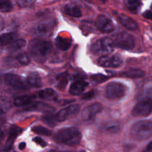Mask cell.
<instances>
[{"instance_id":"1","label":"cell","mask_w":152,"mask_h":152,"mask_svg":"<svg viewBox=\"0 0 152 152\" xmlns=\"http://www.w3.org/2000/svg\"><path fill=\"white\" fill-rule=\"evenodd\" d=\"M81 138L82 135L80 131L74 127L62 129L55 136L56 142L67 145H78L81 141Z\"/></svg>"},{"instance_id":"2","label":"cell","mask_w":152,"mask_h":152,"mask_svg":"<svg viewBox=\"0 0 152 152\" xmlns=\"http://www.w3.org/2000/svg\"><path fill=\"white\" fill-rule=\"evenodd\" d=\"M29 49L31 55L37 62H43L50 54L52 50V45L49 42L33 40L30 43Z\"/></svg>"},{"instance_id":"3","label":"cell","mask_w":152,"mask_h":152,"mask_svg":"<svg viewBox=\"0 0 152 152\" xmlns=\"http://www.w3.org/2000/svg\"><path fill=\"white\" fill-rule=\"evenodd\" d=\"M131 136L138 141L148 140L152 137V121L141 120L137 122L131 128Z\"/></svg>"},{"instance_id":"4","label":"cell","mask_w":152,"mask_h":152,"mask_svg":"<svg viewBox=\"0 0 152 152\" xmlns=\"http://www.w3.org/2000/svg\"><path fill=\"white\" fill-rule=\"evenodd\" d=\"M114 46L111 38L105 37L95 41L91 46V51L97 56L110 54L114 50Z\"/></svg>"},{"instance_id":"5","label":"cell","mask_w":152,"mask_h":152,"mask_svg":"<svg viewBox=\"0 0 152 152\" xmlns=\"http://www.w3.org/2000/svg\"><path fill=\"white\" fill-rule=\"evenodd\" d=\"M114 47L124 50H132L134 47L135 39L131 34L126 32H122L114 36L112 39Z\"/></svg>"},{"instance_id":"6","label":"cell","mask_w":152,"mask_h":152,"mask_svg":"<svg viewBox=\"0 0 152 152\" xmlns=\"http://www.w3.org/2000/svg\"><path fill=\"white\" fill-rule=\"evenodd\" d=\"M126 87L119 82H111L106 86L105 95L108 99L116 100L123 98L126 95Z\"/></svg>"},{"instance_id":"7","label":"cell","mask_w":152,"mask_h":152,"mask_svg":"<svg viewBox=\"0 0 152 152\" xmlns=\"http://www.w3.org/2000/svg\"><path fill=\"white\" fill-rule=\"evenodd\" d=\"M55 22L53 20H47L37 24L33 28V33L39 37H48L50 36L54 29Z\"/></svg>"},{"instance_id":"8","label":"cell","mask_w":152,"mask_h":152,"mask_svg":"<svg viewBox=\"0 0 152 152\" xmlns=\"http://www.w3.org/2000/svg\"><path fill=\"white\" fill-rule=\"evenodd\" d=\"M152 112V100L144 98L140 101L132 110V115L134 117H146Z\"/></svg>"},{"instance_id":"9","label":"cell","mask_w":152,"mask_h":152,"mask_svg":"<svg viewBox=\"0 0 152 152\" xmlns=\"http://www.w3.org/2000/svg\"><path fill=\"white\" fill-rule=\"evenodd\" d=\"M98 64L104 68H117L122 65L123 59L119 54L105 55L98 59Z\"/></svg>"},{"instance_id":"10","label":"cell","mask_w":152,"mask_h":152,"mask_svg":"<svg viewBox=\"0 0 152 152\" xmlns=\"http://www.w3.org/2000/svg\"><path fill=\"white\" fill-rule=\"evenodd\" d=\"M80 111V106L79 105H73L66 107L63 109L60 110L55 116L56 120L58 122H63L68 119L69 117H73L79 113Z\"/></svg>"},{"instance_id":"11","label":"cell","mask_w":152,"mask_h":152,"mask_svg":"<svg viewBox=\"0 0 152 152\" xmlns=\"http://www.w3.org/2000/svg\"><path fill=\"white\" fill-rule=\"evenodd\" d=\"M102 106L100 103H94L84 108L82 112V118L85 121H91L94 120L96 115L102 111Z\"/></svg>"},{"instance_id":"12","label":"cell","mask_w":152,"mask_h":152,"mask_svg":"<svg viewBox=\"0 0 152 152\" xmlns=\"http://www.w3.org/2000/svg\"><path fill=\"white\" fill-rule=\"evenodd\" d=\"M4 81L9 86L16 88H26L28 83L17 74H7L4 76Z\"/></svg>"},{"instance_id":"13","label":"cell","mask_w":152,"mask_h":152,"mask_svg":"<svg viewBox=\"0 0 152 152\" xmlns=\"http://www.w3.org/2000/svg\"><path fill=\"white\" fill-rule=\"evenodd\" d=\"M96 25L102 33H111L114 30V25L112 21L104 15H99L98 16L96 21Z\"/></svg>"},{"instance_id":"14","label":"cell","mask_w":152,"mask_h":152,"mask_svg":"<svg viewBox=\"0 0 152 152\" xmlns=\"http://www.w3.org/2000/svg\"><path fill=\"white\" fill-rule=\"evenodd\" d=\"M88 86V83L84 80H77L71 84L69 89L70 94L72 95H80L84 91Z\"/></svg>"},{"instance_id":"15","label":"cell","mask_w":152,"mask_h":152,"mask_svg":"<svg viewBox=\"0 0 152 152\" xmlns=\"http://www.w3.org/2000/svg\"><path fill=\"white\" fill-rule=\"evenodd\" d=\"M22 129L17 127V126H11V128L10 129V132H9L8 138H7V142H6L5 146L7 149H10V148H11L13 142H14L15 140H16V138L17 137L18 135L22 132Z\"/></svg>"},{"instance_id":"16","label":"cell","mask_w":152,"mask_h":152,"mask_svg":"<svg viewBox=\"0 0 152 152\" xmlns=\"http://www.w3.org/2000/svg\"><path fill=\"white\" fill-rule=\"evenodd\" d=\"M119 21L120 23L126 28L127 29L131 30V31H134L137 29V24L134 19L126 15H120L118 16Z\"/></svg>"},{"instance_id":"17","label":"cell","mask_w":152,"mask_h":152,"mask_svg":"<svg viewBox=\"0 0 152 152\" xmlns=\"http://www.w3.org/2000/svg\"><path fill=\"white\" fill-rule=\"evenodd\" d=\"M63 11L65 14L74 17H80L82 16L81 9L75 4H68L65 5Z\"/></svg>"},{"instance_id":"18","label":"cell","mask_w":152,"mask_h":152,"mask_svg":"<svg viewBox=\"0 0 152 152\" xmlns=\"http://www.w3.org/2000/svg\"><path fill=\"white\" fill-rule=\"evenodd\" d=\"M27 83L29 86L33 87L39 88L42 86V81L39 76L36 72H31L27 77Z\"/></svg>"},{"instance_id":"19","label":"cell","mask_w":152,"mask_h":152,"mask_svg":"<svg viewBox=\"0 0 152 152\" xmlns=\"http://www.w3.org/2000/svg\"><path fill=\"white\" fill-rule=\"evenodd\" d=\"M17 34L15 33H6L0 35V46H6L16 40Z\"/></svg>"},{"instance_id":"20","label":"cell","mask_w":152,"mask_h":152,"mask_svg":"<svg viewBox=\"0 0 152 152\" xmlns=\"http://www.w3.org/2000/svg\"><path fill=\"white\" fill-rule=\"evenodd\" d=\"M56 46L61 50H67L71 45V41L69 39L62 37H58L56 39Z\"/></svg>"},{"instance_id":"21","label":"cell","mask_w":152,"mask_h":152,"mask_svg":"<svg viewBox=\"0 0 152 152\" xmlns=\"http://www.w3.org/2000/svg\"><path fill=\"white\" fill-rule=\"evenodd\" d=\"M26 110H28V111H35V110H38V111H46V112H49V111H53V108L52 107L49 106L48 105H46V104L42 103V102H36V103H34L31 105L28 106Z\"/></svg>"},{"instance_id":"22","label":"cell","mask_w":152,"mask_h":152,"mask_svg":"<svg viewBox=\"0 0 152 152\" xmlns=\"http://www.w3.org/2000/svg\"><path fill=\"white\" fill-rule=\"evenodd\" d=\"M39 96L43 99H54L57 97V94L53 89L46 88L39 92Z\"/></svg>"},{"instance_id":"23","label":"cell","mask_w":152,"mask_h":152,"mask_svg":"<svg viewBox=\"0 0 152 152\" xmlns=\"http://www.w3.org/2000/svg\"><path fill=\"white\" fill-rule=\"evenodd\" d=\"M33 99H34V96H28V95L20 96L15 99L14 105L16 106H25V105H28L32 102Z\"/></svg>"},{"instance_id":"24","label":"cell","mask_w":152,"mask_h":152,"mask_svg":"<svg viewBox=\"0 0 152 152\" xmlns=\"http://www.w3.org/2000/svg\"><path fill=\"white\" fill-rule=\"evenodd\" d=\"M145 75V73L144 71H142V70L140 69H133L130 70V71H126V72H123L122 74V76L124 77H128V78H140V77H144Z\"/></svg>"},{"instance_id":"25","label":"cell","mask_w":152,"mask_h":152,"mask_svg":"<svg viewBox=\"0 0 152 152\" xmlns=\"http://www.w3.org/2000/svg\"><path fill=\"white\" fill-rule=\"evenodd\" d=\"M25 45H26V42L25 40L22 39H16L13 42L10 43V45H8V50L11 52L16 51V50H19V49L22 48L23 47H25Z\"/></svg>"},{"instance_id":"26","label":"cell","mask_w":152,"mask_h":152,"mask_svg":"<svg viewBox=\"0 0 152 152\" xmlns=\"http://www.w3.org/2000/svg\"><path fill=\"white\" fill-rule=\"evenodd\" d=\"M141 5L140 0H126V6L134 13H137Z\"/></svg>"},{"instance_id":"27","label":"cell","mask_w":152,"mask_h":152,"mask_svg":"<svg viewBox=\"0 0 152 152\" xmlns=\"http://www.w3.org/2000/svg\"><path fill=\"white\" fill-rule=\"evenodd\" d=\"M57 79L58 82H59V84H58V87L59 88H65L66 86V85L68 84V75L66 73H62V74H59L57 75Z\"/></svg>"},{"instance_id":"28","label":"cell","mask_w":152,"mask_h":152,"mask_svg":"<svg viewBox=\"0 0 152 152\" xmlns=\"http://www.w3.org/2000/svg\"><path fill=\"white\" fill-rule=\"evenodd\" d=\"M12 10V4L10 0H0V12L7 13Z\"/></svg>"},{"instance_id":"29","label":"cell","mask_w":152,"mask_h":152,"mask_svg":"<svg viewBox=\"0 0 152 152\" xmlns=\"http://www.w3.org/2000/svg\"><path fill=\"white\" fill-rule=\"evenodd\" d=\"M33 132H35L37 134L44 135V136H50L52 134L51 131L43 126H35L33 128Z\"/></svg>"},{"instance_id":"30","label":"cell","mask_w":152,"mask_h":152,"mask_svg":"<svg viewBox=\"0 0 152 152\" xmlns=\"http://www.w3.org/2000/svg\"><path fill=\"white\" fill-rule=\"evenodd\" d=\"M16 59H17V61L21 65H28L30 62H31V58L25 53H22L18 54V56H16Z\"/></svg>"},{"instance_id":"31","label":"cell","mask_w":152,"mask_h":152,"mask_svg":"<svg viewBox=\"0 0 152 152\" xmlns=\"http://www.w3.org/2000/svg\"><path fill=\"white\" fill-rule=\"evenodd\" d=\"M18 4L22 7H31L37 0H16Z\"/></svg>"},{"instance_id":"32","label":"cell","mask_w":152,"mask_h":152,"mask_svg":"<svg viewBox=\"0 0 152 152\" xmlns=\"http://www.w3.org/2000/svg\"><path fill=\"white\" fill-rule=\"evenodd\" d=\"M105 130L106 132H109L111 133H114V132H117L119 130L118 125L117 123H109L105 127Z\"/></svg>"},{"instance_id":"33","label":"cell","mask_w":152,"mask_h":152,"mask_svg":"<svg viewBox=\"0 0 152 152\" xmlns=\"http://www.w3.org/2000/svg\"><path fill=\"white\" fill-rule=\"evenodd\" d=\"M9 108V103L4 99H0V114H4L6 110Z\"/></svg>"},{"instance_id":"34","label":"cell","mask_w":152,"mask_h":152,"mask_svg":"<svg viewBox=\"0 0 152 152\" xmlns=\"http://www.w3.org/2000/svg\"><path fill=\"white\" fill-rule=\"evenodd\" d=\"M43 120L46 123H48V125H50V126H53L55 125V121H56V118L53 116H46V117H43Z\"/></svg>"},{"instance_id":"35","label":"cell","mask_w":152,"mask_h":152,"mask_svg":"<svg viewBox=\"0 0 152 152\" xmlns=\"http://www.w3.org/2000/svg\"><path fill=\"white\" fill-rule=\"evenodd\" d=\"M95 96V91H91L88 92V93L85 94L82 96V99H90L93 98Z\"/></svg>"},{"instance_id":"36","label":"cell","mask_w":152,"mask_h":152,"mask_svg":"<svg viewBox=\"0 0 152 152\" xmlns=\"http://www.w3.org/2000/svg\"><path fill=\"white\" fill-rule=\"evenodd\" d=\"M34 141L36 142V143L38 144V145H39L40 146H42V147H45L46 145H47V143H46V142H45V141L43 140L42 138L39 137H37L34 138Z\"/></svg>"},{"instance_id":"37","label":"cell","mask_w":152,"mask_h":152,"mask_svg":"<svg viewBox=\"0 0 152 152\" xmlns=\"http://www.w3.org/2000/svg\"><path fill=\"white\" fill-rule=\"evenodd\" d=\"M92 79L96 80V81L98 82V83H102V82L107 80L106 77H104L103 75H94L92 77Z\"/></svg>"},{"instance_id":"38","label":"cell","mask_w":152,"mask_h":152,"mask_svg":"<svg viewBox=\"0 0 152 152\" xmlns=\"http://www.w3.org/2000/svg\"><path fill=\"white\" fill-rule=\"evenodd\" d=\"M144 96L145 98H148L152 100V88H148L145 89L144 91Z\"/></svg>"},{"instance_id":"39","label":"cell","mask_w":152,"mask_h":152,"mask_svg":"<svg viewBox=\"0 0 152 152\" xmlns=\"http://www.w3.org/2000/svg\"><path fill=\"white\" fill-rule=\"evenodd\" d=\"M143 16L145 19H151V20H152V10H146V11L143 13Z\"/></svg>"},{"instance_id":"40","label":"cell","mask_w":152,"mask_h":152,"mask_svg":"<svg viewBox=\"0 0 152 152\" xmlns=\"http://www.w3.org/2000/svg\"><path fill=\"white\" fill-rule=\"evenodd\" d=\"M151 151H152V142H150V143L145 147V148L144 149L143 152H151Z\"/></svg>"},{"instance_id":"41","label":"cell","mask_w":152,"mask_h":152,"mask_svg":"<svg viewBox=\"0 0 152 152\" xmlns=\"http://www.w3.org/2000/svg\"><path fill=\"white\" fill-rule=\"evenodd\" d=\"M4 122H5V117H4V114H0V126L4 124Z\"/></svg>"},{"instance_id":"42","label":"cell","mask_w":152,"mask_h":152,"mask_svg":"<svg viewBox=\"0 0 152 152\" xmlns=\"http://www.w3.org/2000/svg\"><path fill=\"white\" fill-rule=\"evenodd\" d=\"M25 146H26V145H25V142H21L19 145V148L20 150H23L25 148Z\"/></svg>"},{"instance_id":"43","label":"cell","mask_w":152,"mask_h":152,"mask_svg":"<svg viewBox=\"0 0 152 152\" xmlns=\"http://www.w3.org/2000/svg\"><path fill=\"white\" fill-rule=\"evenodd\" d=\"M4 137V132H3V131L1 130V129H0V140H1L3 139Z\"/></svg>"},{"instance_id":"44","label":"cell","mask_w":152,"mask_h":152,"mask_svg":"<svg viewBox=\"0 0 152 152\" xmlns=\"http://www.w3.org/2000/svg\"><path fill=\"white\" fill-rule=\"evenodd\" d=\"M2 24H3V22H2V19L0 18V29L1 28V27H2Z\"/></svg>"},{"instance_id":"45","label":"cell","mask_w":152,"mask_h":152,"mask_svg":"<svg viewBox=\"0 0 152 152\" xmlns=\"http://www.w3.org/2000/svg\"><path fill=\"white\" fill-rule=\"evenodd\" d=\"M102 1H105V0H102Z\"/></svg>"},{"instance_id":"46","label":"cell","mask_w":152,"mask_h":152,"mask_svg":"<svg viewBox=\"0 0 152 152\" xmlns=\"http://www.w3.org/2000/svg\"><path fill=\"white\" fill-rule=\"evenodd\" d=\"M151 9H152V5H151Z\"/></svg>"}]
</instances>
